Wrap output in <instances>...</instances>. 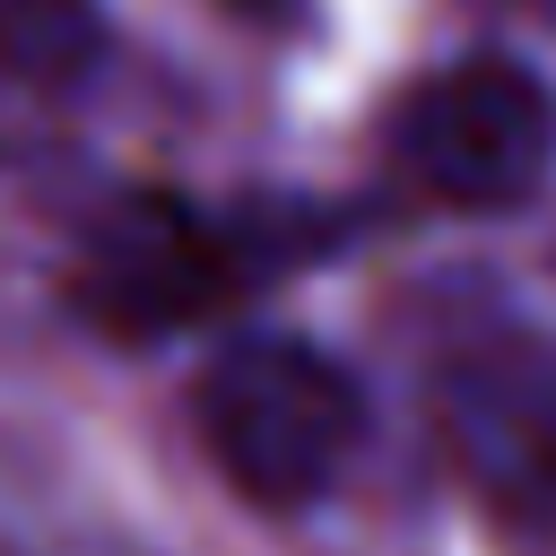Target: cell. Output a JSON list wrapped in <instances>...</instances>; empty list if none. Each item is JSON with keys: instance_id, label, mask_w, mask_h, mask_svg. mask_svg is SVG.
I'll return each instance as SVG.
<instances>
[{"instance_id": "7a4b0ae2", "label": "cell", "mask_w": 556, "mask_h": 556, "mask_svg": "<svg viewBox=\"0 0 556 556\" xmlns=\"http://www.w3.org/2000/svg\"><path fill=\"white\" fill-rule=\"evenodd\" d=\"M391 165L443 208H469V217L521 208L556 174V96L539 70H521L504 52L452 61L400 96Z\"/></svg>"}, {"instance_id": "5b68a950", "label": "cell", "mask_w": 556, "mask_h": 556, "mask_svg": "<svg viewBox=\"0 0 556 556\" xmlns=\"http://www.w3.org/2000/svg\"><path fill=\"white\" fill-rule=\"evenodd\" d=\"M104 61V9L96 0H0V78L61 96L96 78Z\"/></svg>"}, {"instance_id": "3957f363", "label": "cell", "mask_w": 556, "mask_h": 556, "mask_svg": "<svg viewBox=\"0 0 556 556\" xmlns=\"http://www.w3.org/2000/svg\"><path fill=\"white\" fill-rule=\"evenodd\" d=\"M452 478L513 530L556 539V330H478L426 382Z\"/></svg>"}, {"instance_id": "277c9868", "label": "cell", "mask_w": 556, "mask_h": 556, "mask_svg": "<svg viewBox=\"0 0 556 556\" xmlns=\"http://www.w3.org/2000/svg\"><path fill=\"white\" fill-rule=\"evenodd\" d=\"M87 304L122 330H165L208 304V235L174 208H139L130 226L96 235L87 252Z\"/></svg>"}, {"instance_id": "6da1fadb", "label": "cell", "mask_w": 556, "mask_h": 556, "mask_svg": "<svg viewBox=\"0 0 556 556\" xmlns=\"http://www.w3.org/2000/svg\"><path fill=\"white\" fill-rule=\"evenodd\" d=\"M191 434L235 495H252L261 513H304L356 469L365 391L330 348L295 330H252L200 365Z\"/></svg>"}, {"instance_id": "8992f818", "label": "cell", "mask_w": 556, "mask_h": 556, "mask_svg": "<svg viewBox=\"0 0 556 556\" xmlns=\"http://www.w3.org/2000/svg\"><path fill=\"white\" fill-rule=\"evenodd\" d=\"M0 556H148L122 530H52V539H0Z\"/></svg>"}]
</instances>
